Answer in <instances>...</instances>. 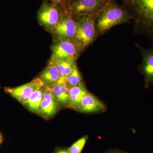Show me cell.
<instances>
[{"label":"cell","mask_w":153,"mask_h":153,"mask_svg":"<svg viewBox=\"0 0 153 153\" xmlns=\"http://www.w3.org/2000/svg\"><path fill=\"white\" fill-rule=\"evenodd\" d=\"M134 22V32L153 40V0H123Z\"/></svg>","instance_id":"1"},{"label":"cell","mask_w":153,"mask_h":153,"mask_svg":"<svg viewBox=\"0 0 153 153\" xmlns=\"http://www.w3.org/2000/svg\"><path fill=\"white\" fill-rule=\"evenodd\" d=\"M131 18L124 7L111 0L99 14L96 20V28L98 36H101L115 26L127 23Z\"/></svg>","instance_id":"2"},{"label":"cell","mask_w":153,"mask_h":153,"mask_svg":"<svg viewBox=\"0 0 153 153\" xmlns=\"http://www.w3.org/2000/svg\"><path fill=\"white\" fill-rule=\"evenodd\" d=\"M98 16L85 15L75 19L76 31L74 39L82 52L98 36L96 28V20Z\"/></svg>","instance_id":"3"},{"label":"cell","mask_w":153,"mask_h":153,"mask_svg":"<svg viewBox=\"0 0 153 153\" xmlns=\"http://www.w3.org/2000/svg\"><path fill=\"white\" fill-rule=\"evenodd\" d=\"M111 1L70 0L66 8L74 19L85 15L99 16Z\"/></svg>","instance_id":"4"},{"label":"cell","mask_w":153,"mask_h":153,"mask_svg":"<svg viewBox=\"0 0 153 153\" xmlns=\"http://www.w3.org/2000/svg\"><path fill=\"white\" fill-rule=\"evenodd\" d=\"M66 8L44 0L37 12L39 25L47 32L51 33L60 22Z\"/></svg>","instance_id":"5"},{"label":"cell","mask_w":153,"mask_h":153,"mask_svg":"<svg viewBox=\"0 0 153 153\" xmlns=\"http://www.w3.org/2000/svg\"><path fill=\"white\" fill-rule=\"evenodd\" d=\"M50 60H70L76 61L82 52L80 47L73 39L53 41L51 47Z\"/></svg>","instance_id":"6"},{"label":"cell","mask_w":153,"mask_h":153,"mask_svg":"<svg viewBox=\"0 0 153 153\" xmlns=\"http://www.w3.org/2000/svg\"><path fill=\"white\" fill-rule=\"evenodd\" d=\"M76 31L75 19L67 12L66 8L63 12L62 18L51 32L53 41L60 40L74 39Z\"/></svg>","instance_id":"7"},{"label":"cell","mask_w":153,"mask_h":153,"mask_svg":"<svg viewBox=\"0 0 153 153\" xmlns=\"http://www.w3.org/2000/svg\"><path fill=\"white\" fill-rule=\"evenodd\" d=\"M44 85L38 77L30 82L17 87H5V93L23 105L27 102L32 94L39 88Z\"/></svg>","instance_id":"8"},{"label":"cell","mask_w":153,"mask_h":153,"mask_svg":"<svg viewBox=\"0 0 153 153\" xmlns=\"http://www.w3.org/2000/svg\"><path fill=\"white\" fill-rule=\"evenodd\" d=\"M142 55L140 69L144 77L145 86L147 88L153 85V48L146 49L137 44Z\"/></svg>","instance_id":"9"},{"label":"cell","mask_w":153,"mask_h":153,"mask_svg":"<svg viewBox=\"0 0 153 153\" xmlns=\"http://www.w3.org/2000/svg\"><path fill=\"white\" fill-rule=\"evenodd\" d=\"M59 109L60 108L53 96L52 91L47 86L38 114L45 119L49 120L53 117Z\"/></svg>","instance_id":"10"},{"label":"cell","mask_w":153,"mask_h":153,"mask_svg":"<svg viewBox=\"0 0 153 153\" xmlns=\"http://www.w3.org/2000/svg\"><path fill=\"white\" fill-rule=\"evenodd\" d=\"M106 109L105 105L95 96L88 92L76 107L75 110L82 113L102 112Z\"/></svg>","instance_id":"11"},{"label":"cell","mask_w":153,"mask_h":153,"mask_svg":"<svg viewBox=\"0 0 153 153\" xmlns=\"http://www.w3.org/2000/svg\"><path fill=\"white\" fill-rule=\"evenodd\" d=\"M60 108H67L69 102L68 89L65 82V78L61 77L55 84L48 86Z\"/></svg>","instance_id":"12"},{"label":"cell","mask_w":153,"mask_h":153,"mask_svg":"<svg viewBox=\"0 0 153 153\" xmlns=\"http://www.w3.org/2000/svg\"><path fill=\"white\" fill-rule=\"evenodd\" d=\"M38 77L44 85L50 86L58 82L61 76L57 67L52 63L48 62L47 66Z\"/></svg>","instance_id":"13"},{"label":"cell","mask_w":153,"mask_h":153,"mask_svg":"<svg viewBox=\"0 0 153 153\" xmlns=\"http://www.w3.org/2000/svg\"><path fill=\"white\" fill-rule=\"evenodd\" d=\"M46 89L47 86L42 85L32 94L23 105L31 112L38 114Z\"/></svg>","instance_id":"14"},{"label":"cell","mask_w":153,"mask_h":153,"mask_svg":"<svg viewBox=\"0 0 153 153\" xmlns=\"http://www.w3.org/2000/svg\"><path fill=\"white\" fill-rule=\"evenodd\" d=\"M88 92L83 83L68 88L69 102L67 108L75 110L82 97Z\"/></svg>","instance_id":"15"},{"label":"cell","mask_w":153,"mask_h":153,"mask_svg":"<svg viewBox=\"0 0 153 153\" xmlns=\"http://www.w3.org/2000/svg\"><path fill=\"white\" fill-rule=\"evenodd\" d=\"M48 62L52 63L57 67L61 77L64 78L71 73L76 65V61L73 60L49 59Z\"/></svg>","instance_id":"16"},{"label":"cell","mask_w":153,"mask_h":153,"mask_svg":"<svg viewBox=\"0 0 153 153\" xmlns=\"http://www.w3.org/2000/svg\"><path fill=\"white\" fill-rule=\"evenodd\" d=\"M82 77L77 68L76 64L72 71L65 78L66 86L68 88L76 86L83 83Z\"/></svg>","instance_id":"17"},{"label":"cell","mask_w":153,"mask_h":153,"mask_svg":"<svg viewBox=\"0 0 153 153\" xmlns=\"http://www.w3.org/2000/svg\"><path fill=\"white\" fill-rule=\"evenodd\" d=\"M88 139L87 135L79 139L68 149L69 153H81Z\"/></svg>","instance_id":"18"},{"label":"cell","mask_w":153,"mask_h":153,"mask_svg":"<svg viewBox=\"0 0 153 153\" xmlns=\"http://www.w3.org/2000/svg\"><path fill=\"white\" fill-rule=\"evenodd\" d=\"M49 2L60 6L62 7H66L70 0H47Z\"/></svg>","instance_id":"19"},{"label":"cell","mask_w":153,"mask_h":153,"mask_svg":"<svg viewBox=\"0 0 153 153\" xmlns=\"http://www.w3.org/2000/svg\"><path fill=\"white\" fill-rule=\"evenodd\" d=\"M55 153H69L68 149H60L56 152Z\"/></svg>","instance_id":"20"},{"label":"cell","mask_w":153,"mask_h":153,"mask_svg":"<svg viewBox=\"0 0 153 153\" xmlns=\"http://www.w3.org/2000/svg\"><path fill=\"white\" fill-rule=\"evenodd\" d=\"M4 141V135L1 133L0 132V146L3 143Z\"/></svg>","instance_id":"21"},{"label":"cell","mask_w":153,"mask_h":153,"mask_svg":"<svg viewBox=\"0 0 153 153\" xmlns=\"http://www.w3.org/2000/svg\"><path fill=\"white\" fill-rule=\"evenodd\" d=\"M105 1H111V0H105Z\"/></svg>","instance_id":"22"},{"label":"cell","mask_w":153,"mask_h":153,"mask_svg":"<svg viewBox=\"0 0 153 153\" xmlns=\"http://www.w3.org/2000/svg\"></svg>","instance_id":"23"}]
</instances>
